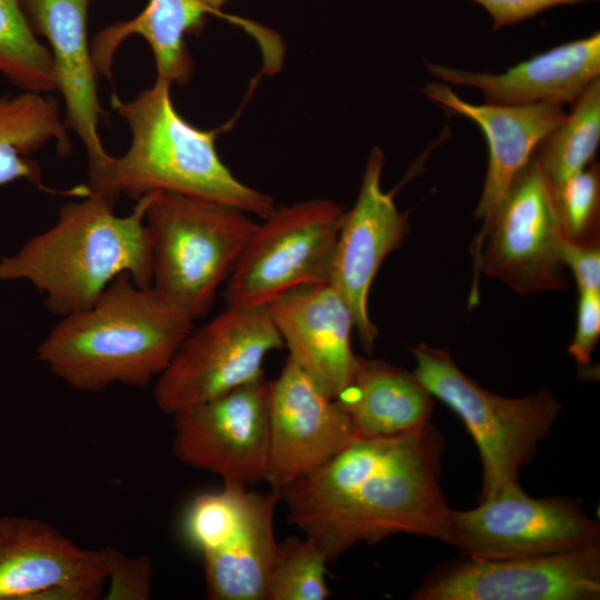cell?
<instances>
[{
	"label": "cell",
	"instance_id": "6da1fadb",
	"mask_svg": "<svg viewBox=\"0 0 600 600\" xmlns=\"http://www.w3.org/2000/svg\"><path fill=\"white\" fill-rule=\"evenodd\" d=\"M446 438L430 421L389 437H357L280 492L289 521L336 561L359 542L404 533L446 540L440 487Z\"/></svg>",
	"mask_w": 600,
	"mask_h": 600
},
{
	"label": "cell",
	"instance_id": "7a4b0ae2",
	"mask_svg": "<svg viewBox=\"0 0 600 600\" xmlns=\"http://www.w3.org/2000/svg\"><path fill=\"white\" fill-rule=\"evenodd\" d=\"M193 323L151 287L121 273L91 306L61 317L36 357L82 392L143 387L164 371Z\"/></svg>",
	"mask_w": 600,
	"mask_h": 600
},
{
	"label": "cell",
	"instance_id": "3957f363",
	"mask_svg": "<svg viewBox=\"0 0 600 600\" xmlns=\"http://www.w3.org/2000/svg\"><path fill=\"white\" fill-rule=\"evenodd\" d=\"M68 202L57 222L18 251L0 257V281L24 280L44 296L49 312L61 317L91 306L121 273L151 287L152 247L144 216L151 193L137 199L127 216L116 201L86 192Z\"/></svg>",
	"mask_w": 600,
	"mask_h": 600
},
{
	"label": "cell",
	"instance_id": "277c9868",
	"mask_svg": "<svg viewBox=\"0 0 600 600\" xmlns=\"http://www.w3.org/2000/svg\"><path fill=\"white\" fill-rule=\"evenodd\" d=\"M171 86L157 78L133 100L111 96V107L130 128L131 142L122 156L112 157L101 184L88 192L114 201L121 194L137 200L174 192L267 218L276 208L272 198L233 176L216 149L220 130H201L183 119L173 106Z\"/></svg>",
	"mask_w": 600,
	"mask_h": 600
},
{
	"label": "cell",
	"instance_id": "5b68a950",
	"mask_svg": "<svg viewBox=\"0 0 600 600\" xmlns=\"http://www.w3.org/2000/svg\"><path fill=\"white\" fill-rule=\"evenodd\" d=\"M248 214L211 200L151 193L144 216L151 288L193 322L207 314L258 224Z\"/></svg>",
	"mask_w": 600,
	"mask_h": 600
},
{
	"label": "cell",
	"instance_id": "8992f818",
	"mask_svg": "<svg viewBox=\"0 0 600 600\" xmlns=\"http://www.w3.org/2000/svg\"><path fill=\"white\" fill-rule=\"evenodd\" d=\"M411 351L414 377L461 418L476 441L483 468L480 501L519 483L520 468L534 459L561 411L560 402L547 390L500 397L467 377L447 349L420 343Z\"/></svg>",
	"mask_w": 600,
	"mask_h": 600
},
{
	"label": "cell",
	"instance_id": "52a82bcc",
	"mask_svg": "<svg viewBox=\"0 0 600 600\" xmlns=\"http://www.w3.org/2000/svg\"><path fill=\"white\" fill-rule=\"evenodd\" d=\"M344 212L328 199L276 207L257 224L227 280V304L268 306L293 289L328 283Z\"/></svg>",
	"mask_w": 600,
	"mask_h": 600
},
{
	"label": "cell",
	"instance_id": "ba28073f",
	"mask_svg": "<svg viewBox=\"0 0 600 600\" xmlns=\"http://www.w3.org/2000/svg\"><path fill=\"white\" fill-rule=\"evenodd\" d=\"M563 238L552 188L532 156L476 237L473 273L482 271L519 293L563 290Z\"/></svg>",
	"mask_w": 600,
	"mask_h": 600
},
{
	"label": "cell",
	"instance_id": "9c48e42d",
	"mask_svg": "<svg viewBox=\"0 0 600 600\" xmlns=\"http://www.w3.org/2000/svg\"><path fill=\"white\" fill-rule=\"evenodd\" d=\"M283 346L267 306H229L187 336L158 377L154 400L174 414L263 376L266 357Z\"/></svg>",
	"mask_w": 600,
	"mask_h": 600
},
{
	"label": "cell",
	"instance_id": "30bf717a",
	"mask_svg": "<svg viewBox=\"0 0 600 600\" xmlns=\"http://www.w3.org/2000/svg\"><path fill=\"white\" fill-rule=\"evenodd\" d=\"M600 539L599 522L571 497H529L503 487L470 510H451L446 543L464 558L501 559L570 551Z\"/></svg>",
	"mask_w": 600,
	"mask_h": 600
},
{
	"label": "cell",
	"instance_id": "8fae6325",
	"mask_svg": "<svg viewBox=\"0 0 600 600\" xmlns=\"http://www.w3.org/2000/svg\"><path fill=\"white\" fill-rule=\"evenodd\" d=\"M414 600H596L600 543L531 557L443 563L413 592Z\"/></svg>",
	"mask_w": 600,
	"mask_h": 600
},
{
	"label": "cell",
	"instance_id": "7c38bea8",
	"mask_svg": "<svg viewBox=\"0 0 600 600\" xmlns=\"http://www.w3.org/2000/svg\"><path fill=\"white\" fill-rule=\"evenodd\" d=\"M270 389L264 374L204 403L172 414L173 452L224 481H266L270 451Z\"/></svg>",
	"mask_w": 600,
	"mask_h": 600
},
{
	"label": "cell",
	"instance_id": "4fadbf2b",
	"mask_svg": "<svg viewBox=\"0 0 600 600\" xmlns=\"http://www.w3.org/2000/svg\"><path fill=\"white\" fill-rule=\"evenodd\" d=\"M107 577L102 550L82 549L40 519L0 517V600H92Z\"/></svg>",
	"mask_w": 600,
	"mask_h": 600
},
{
	"label": "cell",
	"instance_id": "5bb4252c",
	"mask_svg": "<svg viewBox=\"0 0 600 600\" xmlns=\"http://www.w3.org/2000/svg\"><path fill=\"white\" fill-rule=\"evenodd\" d=\"M383 166L382 151L373 147L356 203L344 212L329 278L348 304L354 330L368 353L378 337L368 312L371 284L384 259L400 248L409 232L407 216L397 208L392 193L381 187Z\"/></svg>",
	"mask_w": 600,
	"mask_h": 600
},
{
	"label": "cell",
	"instance_id": "9a60e30c",
	"mask_svg": "<svg viewBox=\"0 0 600 600\" xmlns=\"http://www.w3.org/2000/svg\"><path fill=\"white\" fill-rule=\"evenodd\" d=\"M356 438L338 402L288 357L270 389V488L281 492Z\"/></svg>",
	"mask_w": 600,
	"mask_h": 600
},
{
	"label": "cell",
	"instance_id": "2e32d148",
	"mask_svg": "<svg viewBox=\"0 0 600 600\" xmlns=\"http://www.w3.org/2000/svg\"><path fill=\"white\" fill-rule=\"evenodd\" d=\"M94 0H19L22 13L37 37L49 42L56 90L66 104L67 129L82 141L89 161L92 190L102 182L112 159L104 150L98 123L104 114L98 98V72L88 39V10Z\"/></svg>",
	"mask_w": 600,
	"mask_h": 600
},
{
	"label": "cell",
	"instance_id": "e0dca14e",
	"mask_svg": "<svg viewBox=\"0 0 600 600\" xmlns=\"http://www.w3.org/2000/svg\"><path fill=\"white\" fill-rule=\"evenodd\" d=\"M289 357L331 398L351 382L353 317L328 282L293 289L267 306Z\"/></svg>",
	"mask_w": 600,
	"mask_h": 600
},
{
	"label": "cell",
	"instance_id": "ac0fdd59",
	"mask_svg": "<svg viewBox=\"0 0 600 600\" xmlns=\"http://www.w3.org/2000/svg\"><path fill=\"white\" fill-rule=\"evenodd\" d=\"M421 91L447 110L476 122L489 149L483 190L474 211L483 230L499 207L516 174L532 158L539 144L567 117L561 106L493 103L473 104L458 97L448 84L432 82Z\"/></svg>",
	"mask_w": 600,
	"mask_h": 600
},
{
	"label": "cell",
	"instance_id": "d6986e66",
	"mask_svg": "<svg viewBox=\"0 0 600 600\" xmlns=\"http://www.w3.org/2000/svg\"><path fill=\"white\" fill-rule=\"evenodd\" d=\"M428 70L446 82L474 87L487 103L572 104L600 74V33L562 43L503 73L461 70L430 61Z\"/></svg>",
	"mask_w": 600,
	"mask_h": 600
},
{
	"label": "cell",
	"instance_id": "ffe728a7",
	"mask_svg": "<svg viewBox=\"0 0 600 600\" xmlns=\"http://www.w3.org/2000/svg\"><path fill=\"white\" fill-rule=\"evenodd\" d=\"M280 492L254 491L239 526L214 550L202 554L208 598L268 600L270 576L278 552L274 511Z\"/></svg>",
	"mask_w": 600,
	"mask_h": 600
},
{
	"label": "cell",
	"instance_id": "44dd1931",
	"mask_svg": "<svg viewBox=\"0 0 600 600\" xmlns=\"http://www.w3.org/2000/svg\"><path fill=\"white\" fill-rule=\"evenodd\" d=\"M357 437H389L429 422L432 394L413 373L391 363L358 357L349 386L334 399Z\"/></svg>",
	"mask_w": 600,
	"mask_h": 600
},
{
	"label": "cell",
	"instance_id": "7402d4cb",
	"mask_svg": "<svg viewBox=\"0 0 600 600\" xmlns=\"http://www.w3.org/2000/svg\"><path fill=\"white\" fill-rule=\"evenodd\" d=\"M207 13L212 12L200 0H148L137 17L107 26L90 42L98 74L111 77L117 49L128 37L138 34L152 50L157 78L171 84L188 83L193 60L184 37L202 31Z\"/></svg>",
	"mask_w": 600,
	"mask_h": 600
},
{
	"label": "cell",
	"instance_id": "603a6c76",
	"mask_svg": "<svg viewBox=\"0 0 600 600\" xmlns=\"http://www.w3.org/2000/svg\"><path fill=\"white\" fill-rule=\"evenodd\" d=\"M49 140L60 156L71 141L57 99L49 93L22 91L0 97V186L26 179L41 186V170L29 157Z\"/></svg>",
	"mask_w": 600,
	"mask_h": 600
},
{
	"label": "cell",
	"instance_id": "cb8c5ba5",
	"mask_svg": "<svg viewBox=\"0 0 600 600\" xmlns=\"http://www.w3.org/2000/svg\"><path fill=\"white\" fill-rule=\"evenodd\" d=\"M600 141V79L572 103V110L533 153L551 187L592 162Z\"/></svg>",
	"mask_w": 600,
	"mask_h": 600
},
{
	"label": "cell",
	"instance_id": "d4e9b609",
	"mask_svg": "<svg viewBox=\"0 0 600 600\" xmlns=\"http://www.w3.org/2000/svg\"><path fill=\"white\" fill-rule=\"evenodd\" d=\"M0 73L22 91L56 90L50 50L31 31L19 0H0Z\"/></svg>",
	"mask_w": 600,
	"mask_h": 600
},
{
	"label": "cell",
	"instance_id": "484cf974",
	"mask_svg": "<svg viewBox=\"0 0 600 600\" xmlns=\"http://www.w3.org/2000/svg\"><path fill=\"white\" fill-rule=\"evenodd\" d=\"M329 559L309 537H288L278 542L270 576L268 600H326L331 596L326 581Z\"/></svg>",
	"mask_w": 600,
	"mask_h": 600
},
{
	"label": "cell",
	"instance_id": "4316f807",
	"mask_svg": "<svg viewBox=\"0 0 600 600\" xmlns=\"http://www.w3.org/2000/svg\"><path fill=\"white\" fill-rule=\"evenodd\" d=\"M253 494L246 484L224 481L219 492L194 496L182 521L184 538L201 554L214 550L242 521Z\"/></svg>",
	"mask_w": 600,
	"mask_h": 600
},
{
	"label": "cell",
	"instance_id": "83f0119b",
	"mask_svg": "<svg viewBox=\"0 0 600 600\" xmlns=\"http://www.w3.org/2000/svg\"><path fill=\"white\" fill-rule=\"evenodd\" d=\"M566 239L577 243L600 242V168L591 162L562 183L551 187Z\"/></svg>",
	"mask_w": 600,
	"mask_h": 600
},
{
	"label": "cell",
	"instance_id": "f1b7e54d",
	"mask_svg": "<svg viewBox=\"0 0 600 600\" xmlns=\"http://www.w3.org/2000/svg\"><path fill=\"white\" fill-rule=\"evenodd\" d=\"M108 564L110 587L106 599L147 600L151 594L152 562L148 556L128 557L122 551L102 549Z\"/></svg>",
	"mask_w": 600,
	"mask_h": 600
},
{
	"label": "cell",
	"instance_id": "f546056e",
	"mask_svg": "<svg viewBox=\"0 0 600 600\" xmlns=\"http://www.w3.org/2000/svg\"><path fill=\"white\" fill-rule=\"evenodd\" d=\"M600 337V291H579L577 329L568 351L580 367L590 364Z\"/></svg>",
	"mask_w": 600,
	"mask_h": 600
},
{
	"label": "cell",
	"instance_id": "4dcf8cb0",
	"mask_svg": "<svg viewBox=\"0 0 600 600\" xmlns=\"http://www.w3.org/2000/svg\"><path fill=\"white\" fill-rule=\"evenodd\" d=\"M561 259L579 291H600V242L577 243L563 238Z\"/></svg>",
	"mask_w": 600,
	"mask_h": 600
},
{
	"label": "cell",
	"instance_id": "1f68e13d",
	"mask_svg": "<svg viewBox=\"0 0 600 600\" xmlns=\"http://www.w3.org/2000/svg\"><path fill=\"white\" fill-rule=\"evenodd\" d=\"M481 6L492 19L491 30L518 23L557 6L591 0H471Z\"/></svg>",
	"mask_w": 600,
	"mask_h": 600
},
{
	"label": "cell",
	"instance_id": "d6a6232c",
	"mask_svg": "<svg viewBox=\"0 0 600 600\" xmlns=\"http://www.w3.org/2000/svg\"><path fill=\"white\" fill-rule=\"evenodd\" d=\"M207 8L211 10L212 13L227 17L226 14H222L220 12L221 7L224 4L227 0H200Z\"/></svg>",
	"mask_w": 600,
	"mask_h": 600
}]
</instances>
